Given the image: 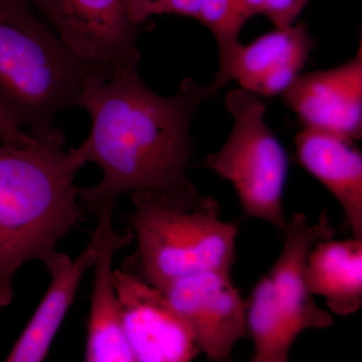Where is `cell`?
Listing matches in <instances>:
<instances>
[{
    "instance_id": "obj_1",
    "label": "cell",
    "mask_w": 362,
    "mask_h": 362,
    "mask_svg": "<svg viewBox=\"0 0 362 362\" xmlns=\"http://www.w3.org/2000/svg\"><path fill=\"white\" fill-rule=\"evenodd\" d=\"M138 63L104 66L85 78L80 107L92 121L89 137L78 147L86 163L97 164L103 178L78 188L83 211L97 214L127 192H153L173 206L190 207L206 197L188 180L190 122L211 97L194 78L181 81L173 97H162L140 78Z\"/></svg>"
},
{
    "instance_id": "obj_2",
    "label": "cell",
    "mask_w": 362,
    "mask_h": 362,
    "mask_svg": "<svg viewBox=\"0 0 362 362\" xmlns=\"http://www.w3.org/2000/svg\"><path fill=\"white\" fill-rule=\"evenodd\" d=\"M64 143L57 127L28 146L0 142V309L13 302L23 264L47 263L82 220L75 177L86 161Z\"/></svg>"
},
{
    "instance_id": "obj_3",
    "label": "cell",
    "mask_w": 362,
    "mask_h": 362,
    "mask_svg": "<svg viewBox=\"0 0 362 362\" xmlns=\"http://www.w3.org/2000/svg\"><path fill=\"white\" fill-rule=\"evenodd\" d=\"M104 66L71 52L30 0H0V109L35 139L80 107L85 78Z\"/></svg>"
},
{
    "instance_id": "obj_4",
    "label": "cell",
    "mask_w": 362,
    "mask_h": 362,
    "mask_svg": "<svg viewBox=\"0 0 362 362\" xmlns=\"http://www.w3.org/2000/svg\"><path fill=\"white\" fill-rule=\"evenodd\" d=\"M137 250L123 269L156 288L204 271L232 270L239 228L221 220L218 202L173 206L153 192H131Z\"/></svg>"
},
{
    "instance_id": "obj_5",
    "label": "cell",
    "mask_w": 362,
    "mask_h": 362,
    "mask_svg": "<svg viewBox=\"0 0 362 362\" xmlns=\"http://www.w3.org/2000/svg\"><path fill=\"white\" fill-rule=\"evenodd\" d=\"M225 103L233 117L232 133L204 164L233 185L247 216L285 230L288 156L266 122L265 104L243 88L228 92Z\"/></svg>"
},
{
    "instance_id": "obj_6",
    "label": "cell",
    "mask_w": 362,
    "mask_h": 362,
    "mask_svg": "<svg viewBox=\"0 0 362 362\" xmlns=\"http://www.w3.org/2000/svg\"><path fill=\"white\" fill-rule=\"evenodd\" d=\"M78 58L99 65L139 63L140 25L126 0H30Z\"/></svg>"
},
{
    "instance_id": "obj_7",
    "label": "cell",
    "mask_w": 362,
    "mask_h": 362,
    "mask_svg": "<svg viewBox=\"0 0 362 362\" xmlns=\"http://www.w3.org/2000/svg\"><path fill=\"white\" fill-rule=\"evenodd\" d=\"M159 290L189 326L202 354L209 361H232L233 347L247 337V302L233 285L230 272H199Z\"/></svg>"
},
{
    "instance_id": "obj_8",
    "label": "cell",
    "mask_w": 362,
    "mask_h": 362,
    "mask_svg": "<svg viewBox=\"0 0 362 362\" xmlns=\"http://www.w3.org/2000/svg\"><path fill=\"white\" fill-rule=\"evenodd\" d=\"M126 341L135 362H189L201 354L165 295L125 269L113 272Z\"/></svg>"
},
{
    "instance_id": "obj_9",
    "label": "cell",
    "mask_w": 362,
    "mask_h": 362,
    "mask_svg": "<svg viewBox=\"0 0 362 362\" xmlns=\"http://www.w3.org/2000/svg\"><path fill=\"white\" fill-rule=\"evenodd\" d=\"M315 47L305 23L276 28L247 45L238 42L220 49V68L207 88L213 96L237 81L258 96H277L292 84Z\"/></svg>"
},
{
    "instance_id": "obj_10",
    "label": "cell",
    "mask_w": 362,
    "mask_h": 362,
    "mask_svg": "<svg viewBox=\"0 0 362 362\" xmlns=\"http://www.w3.org/2000/svg\"><path fill=\"white\" fill-rule=\"evenodd\" d=\"M281 95L305 128L358 141L362 137V45L341 66L299 74Z\"/></svg>"
},
{
    "instance_id": "obj_11",
    "label": "cell",
    "mask_w": 362,
    "mask_h": 362,
    "mask_svg": "<svg viewBox=\"0 0 362 362\" xmlns=\"http://www.w3.org/2000/svg\"><path fill=\"white\" fill-rule=\"evenodd\" d=\"M115 204L98 214L96 228L77 259L57 251L47 263L52 280L39 307L7 356V362L44 361L62 322L68 313L85 274L94 267L107 228L112 223Z\"/></svg>"
},
{
    "instance_id": "obj_12",
    "label": "cell",
    "mask_w": 362,
    "mask_h": 362,
    "mask_svg": "<svg viewBox=\"0 0 362 362\" xmlns=\"http://www.w3.org/2000/svg\"><path fill=\"white\" fill-rule=\"evenodd\" d=\"M282 252L268 277L279 302L298 335L308 329H326L334 323L332 314L314 302L305 281L307 259L318 240L331 239L334 228L324 211L316 223L297 213L288 221Z\"/></svg>"
},
{
    "instance_id": "obj_13",
    "label": "cell",
    "mask_w": 362,
    "mask_h": 362,
    "mask_svg": "<svg viewBox=\"0 0 362 362\" xmlns=\"http://www.w3.org/2000/svg\"><path fill=\"white\" fill-rule=\"evenodd\" d=\"M297 160L334 197L356 239L362 240V154L354 142L305 128L295 137Z\"/></svg>"
},
{
    "instance_id": "obj_14",
    "label": "cell",
    "mask_w": 362,
    "mask_h": 362,
    "mask_svg": "<svg viewBox=\"0 0 362 362\" xmlns=\"http://www.w3.org/2000/svg\"><path fill=\"white\" fill-rule=\"evenodd\" d=\"M132 230L116 233L112 223L107 228L94 267L90 308L88 321L84 361L87 362H135L124 335L113 279V258L129 246Z\"/></svg>"
},
{
    "instance_id": "obj_15",
    "label": "cell",
    "mask_w": 362,
    "mask_h": 362,
    "mask_svg": "<svg viewBox=\"0 0 362 362\" xmlns=\"http://www.w3.org/2000/svg\"><path fill=\"white\" fill-rule=\"evenodd\" d=\"M305 281L312 296L325 300L331 314L356 313L362 305V240H318L309 252Z\"/></svg>"
},
{
    "instance_id": "obj_16",
    "label": "cell",
    "mask_w": 362,
    "mask_h": 362,
    "mask_svg": "<svg viewBox=\"0 0 362 362\" xmlns=\"http://www.w3.org/2000/svg\"><path fill=\"white\" fill-rule=\"evenodd\" d=\"M247 329L254 342L252 362H287L299 335L288 320L268 276L247 302Z\"/></svg>"
},
{
    "instance_id": "obj_17",
    "label": "cell",
    "mask_w": 362,
    "mask_h": 362,
    "mask_svg": "<svg viewBox=\"0 0 362 362\" xmlns=\"http://www.w3.org/2000/svg\"><path fill=\"white\" fill-rule=\"evenodd\" d=\"M197 21L204 23L218 40V49L237 44L247 18L239 0H204Z\"/></svg>"
},
{
    "instance_id": "obj_18",
    "label": "cell",
    "mask_w": 362,
    "mask_h": 362,
    "mask_svg": "<svg viewBox=\"0 0 362 362\" xmlns=\"http://www.w3.org/2000/svg\"><path fill=\"white\" fill-rule=\"evenodd\" d=\"M204 0H126L128 13L137 25L153 16L177 14L199 18Z\"/></svg>"
},
{
    "instance_id": "obj_19",
    "label": "cell",
    "mask_w": 362,
    "mask_h": 362,
    "mask_svg": "<svg viewBox=\"0 0 362 362\" xmlns=\"http://www.w3.org/2000/svg\"><path fill=\"white\" fill-rule=\"evenodd\" d=\"M303 0H266L264 13L276 28H289L303 11Z\"/></svg>"
},
{
    "instance_id": "obj_20",
    "label": "cell",
    "mask_w": 362,
    "mask_h": 362,
    "mask_svg": "<svg viewBox=\"0 0 362 362\" xmlns=\"http://www.w3.org/2000/svg\"><path fill=\"white\" fill-rule=\"evenodd\" d=\"M37 140L0 109V142L18 146H28L37 142Z\"/></svg>"
},
{
    "instance_id": "obj_21",
    "label": "cell",
    "mask_w": 362,
    "mask_h": 362,
    "mask_svg": "<svg viewBox=\"0 0 362 362\" xmlns=\"http://www.w3.org/2000/svg\"><path fill=\"white\" fill-rule=\"evenodd\" d=\"M239 1L249 20L257 14L264 13L265 11L266 0H239Z\"/></svg>"
},
{
    "instance_id": "obj_22",
    "label": "cell",
    "mask_w": 362,
    "mask_h": 362,
    "mask_svg": "<svg viewBox=\"0 0 362 362\" xmlns=\"http://www.w3.org/2000/svg\"><path fill=\"white\" fill-rule=\"evenodd\" d=\"M303 1L305 2V4H308L309 1H310V0H303Z\"/></svg>"
}]
</instances>
